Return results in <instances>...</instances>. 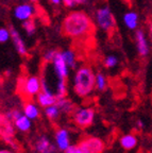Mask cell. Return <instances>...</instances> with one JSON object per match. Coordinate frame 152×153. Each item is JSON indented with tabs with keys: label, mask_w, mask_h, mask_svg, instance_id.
<instances>
[{
	"label": "cell",
	"mask_w": 152,
	"mask_h": 153,
	"mask_svg": "<svg viewBox=\"0 0 152 153\" xmlns=\"http://www.w3.org/2000/svg\"><path fill=\"white\" fill-rule=\"evenodd\" d=\"M55 153H64V152H62V151H61V152H55Z\"/></svg>",
	"instance_id": "cell-35"
},
{
	"label": "cell",
	"mask_w": 152,
	"mask_h": 153,
	"mask_svg": "<svg viewBox=\"0 0 152 153\" xmlns=\"http://www.w3.org/2000/svg\"><path fill=\"white\" fill-rule=\"evenodd\" d=\"M64 153H89V152L86 149H84L83 147H81L79 143H77V145H70L64 151Z\"/></svg>",
	"instance_id": "cell-27"
},
{
	"label": "cell",
	"mask_w": 152,
	"mask_h": 153,
	"mask_svg": "<svg viewBox=\"0 0 152 153\" xmlns=\"http://www.w3.org/2000/svg\"><path fill=\"white\" fill-rule=\"evenodd\" d=\"M95 22L98 28L104 32H113L116 28V19L109 7L104 5L97 9L95 13Z\"/></svg>",
	"instance_id": "cell-3"
},
{
	"label": "cell",
	"mask_w": 152,
	"mask_h": 153,
	"mask_svg": "<svg viewBox=\"0 0 152 153\" xmlns=\"http://www.w3.org/2000/svg\"><path fill=\"white\" fill-rule=\"evenodd\" d=\"M61 55H62L63 60L65 61V63L67 64V66L70 69H77L78 67V62H77V56L75 51L70 50V49H66V50L60 51Z\"/></svg>",
	"instance_id": "cell-19"
},
{
	"label": "cell",
	"mask_w": 152,
	"mask_h": 153,
	"mask_svg": "<svg viewBox=\"0 0 152 153\" xmlns=\"http://www.w3.org/2000/svg\"><path fill=\"white\" fill-rule=\"evenodd\" d=\"M13 126L17 131L22 132V133H27L32 128V120H30L22 113L16 119L13 120Z\"/></svg>",
	"instance_id": "cell-15"
},
{
	"label": "cell",
	"mask_w": 152,
	"mask_h": 153,
	"mask_svg": "<svg viewBox=\"0 0 152 153\" xmlns=\"http://www.w3.org/2000/svg\"><path fill=\"white\" fill-rule=\"evenodd\" d=\"M0 79H1V76H0Z\"/></svg>",
	"instance_id": "cell-36"
},
{
	"label": "cell",
	"mask_w": 152,
	"mask_h": 153,
	"mask_svg": "<svg viewBox=\"0 0 152 153\" xmlns=\"http://www.w3.org/2000/svg\"><path fill=\"white\" fill-rule=\"evenodd\" d=\"M103 63H104V66L107 67V68L112 69V68H115V67L118 65L119 59L116 56V55L110 54V55H107V56L105 57L104 61H103Z\"/></svg>",
	"instance_id": "cell-25"
},
{
	"label": "cell",
	"mask_w": 152,
	"mask_h": 153,
	"mask_svg": "<svg viewBox=\"0 0 152 153\" xmlns=\"http://www.w3.org/2000/svg\"><path fill=\"white\" fill-rule=\"evenodd\" d=\"M35 13L36 7H34V4L32 2H26L16 5L14 11H13L14 17L16 19H18V20H20V22H25L27 19L33 18Z\"/></svg>",
	"instance_id": "cell-9"
},
{
	"label": "cell",
	"mask_w": 152,
	"mask_h": 153,
	"mask_svg": "<svg viewBox=\"0 0 152 153\" xmlns=\"http://www.w3.org/2000/svg\"><path fill=\"white\" fill-rule=\"evenodd\" d=\"M57 52V50H55V49H48V50H46L45 52L43 53L44 63H46V64H50V63L52 62L53 59H54Z\"/></svg>",
	"instance_id": "cell-26"
},
{
	"label": "cell",
	"mask_w": 152,
	"mask_h": 153,
	"mask_svg": "<svg viewBox=\"0 0 152 153\" xmlns=\"http://www.w3.org/2000/svg\"><path fill=\"white\" fill-rule=\"evenodd\" d=\"M44 113H45V116L50 120V121H57V120L60 118V116H61V114H62L55 103L52 105H49V106H47V108H45Z\"/></svg>",
	"instance_id": "cell-22"
},
{
	"label": "cell",
	"mask_w": 152,
	"mask_h": 153,
	"mask_svg": "<svg viewBox=\"0 0 152 153\" xmlns=\"http://www.w3.org/2000/svg\"><path fill=\"white\" fill-rule=\"evenodd\" d=\"M94 28L93 20L83 11H72L65 16L62 31L68 37L81 38L88 35Z\"/></svg>",
	"instance_id": "cell-1"
},
{
	"label": "cell",
	"mask_w": 152,
	"mask_h": 153,
	"mask_svg": "<svg viewBox=\"0 0 152 153\" xmlns=\"http://www.w3.org/2000/svg\"><path fill=\"white\" fill-rule=\"evenodd\" d=\"M74 91L80 98H86L95 89V74L88 66L78 68L74 76Z\"/></svg>",
	"instance_id": "cell-2"
},
{
	"label": "cell",
	"mask_w": 152,
	"mask_h": 153,
	"mask_svg": "<svg viewBox=\"0 0 152 153\" xmlns=\"http://www.w3.org/2000/svg\"><path fill=\"white\" fill-rule=\"evenodd\" d=\"M50 64H51V68H52V71L54 74V76H57V79H64V80L68 79L70 68L67 66L65 61L63 60L60 51L57 52L54 59H53L52 62L50 63Z\"/></svg>",
	"instance_id": "cell-7"
},
{
	"label": "cell",
	"mask_w": 152,
	"mask_h": 153,
	"mask_svg": "<svg viewBox=\"0 0 152 153\" xmlns=\"http://www.w3.org/2000/svg\"><path fill=\"white\" fill-rule=\"evenodd\" d=\"M15 128L13 122L7 119L5 114H0V138L2 139L7 145L12 147V149L17 150L18 145L15 140Z\"/></svg>",
	"instance_id": "cell-6"
},
{
	"label": "cell",
	"mask_w": 152,
	"mask_h": 153,
	"mask_svg": "<svg viewBox=\"0 0 152 153\" xmlns=\"http://www.w3.org/2000/svg\"><path fill=\"white\" fill-rule=\"evenodd\" d=\"M62 4H64L66 7H76V1L75 0H61Z\"/></svg>",
	"instance_id": "cell-29"
},
{
	"label": "cell",
	"mask_w": 152,
	"mask_h": 153,
	"mask_svg": "<svg viewBox=\"0 0 152 153\" xmlns=\"http://www.w3.org/2000/svg\"><path fill=\"white\" fill-rule=\"evenodd\" d=\"M78 143L89 153H103V151L105 150V143L99 137L90 136L82 139Z\"/></svg>",
	"instance_id": "cell-8"
},
{
	"label": "cell",
	"mask_w": 152,
	"mask_h": 153,
	"mask_svg": "<svg viewBox=\"0 0 152 153\" xmlns=\"http://www.w3.org/2000/svg\"><path fill=\"white\" fill-rule=\"evenodd\" d=\"M119 143H120L121 148L124 150H133L137 147L138 138L134 134H124L119 138Z\"/></svg>",
	"instance_id": "cell-18"
},
{
	"label": "cell",
	"mask_w": 152,
	"mask_h": 153,
	"mask_svg": "<svg viewBox=\"0 0 152 153\" xmlns=\"http://www.w3.org/2000/svg\"><path fill=\"white\" fill-rule=\"evenodd\" d=\"M0 153H15L13 150H9V149H1Z\"/></svg>",
	"instance_id": "cell-33"
},
{
	"label": "cell",
	"mask_w": 152,
	"mask_h": 153,
	"mask_svg": "<svg viewBox=\"0 0 152 153\" xmlns=\"http://www.w3.org/2000/svg\"><path fill=\"white\" fill-rule=\"evenodd\" d=\"M49 2L53 5H61L62 4V1H61V0H49Z\"/></svg>",
	"instance_id": "cell-31"
},
{
	"label": "cell",
	"mask_w": 152,
	"mask_h": 153,
	"mask_svg": "<svg viewBox=\"0 0 152 153\" xmlns=\"http://www.w3.org/2000/svg\"><path fill=\"white\" fill-rule=\"evenodd\" d=\"M18 91L24 97L32 99L40 91V78L37 76H28L20 79Z\"/></svg>",
	"instance_id": "cell-4"
},
{
	"label": "cell",
	"mask_w": 152,
	"mask_h": 153,
	"mask_svg": "<svg viewBox=\"0 0 152 153\" xmlns=\"http://www.w3.org/2000/svg\"><path fill=\"white\" fill-rule=\"evenodd\" d=\"M107 87V76L99 72V74H95V88L99 91H104Z\"/></svg>",
	"instance_id": "cell-23"
},
{
	"label": "cell",
	"mask_w": 152,
	"mask_h": 153,
	"mask_svg": "<svg viewBox=\"0 0 152 153\" xmlns=\"http://www.w3.org/2000/svg\"><path fill=\"white\" fill-rule=\"evenodd\" d=\"M70 135L69 132L65 128H60L54 133V146L57 150L64 152L70 146Z\"/></svg>",
	"instance_id": "cell-10"
},
{
	"label": "cell",
	"mask_w": 152,
	"mask_h": 153,
	"mask_svg": "<svg viewBox=\"0 0 152 153\" xmlns=\"http://www.w3.org/2000/svg\"><path fill=\"white\" fill-rule=\"evenodd\" d=\"M22 29L25 30V32H26L29 36H32L35 34L36 24H35L34 18H30V19L25 20V22H22Z\"/></svg>",
	"instance_id": "cell-24"
},
{
	"label": "cell",
	"mask_w": 152,
	"mask_h": 153,
	"mask_svg": "<svg viewBox=\"0 0 152 153\" xmlns=\"http://www.w3.org/2000/svg\"><path fill=\"white\" fill-rule=\"evenodd\" d=\"M72 120L81 129H86L94 123L96 116V111L94 108L85 106V108H75L72 113Z\"/></svg>",
	"instance_id": "cell-5"
},
{
	"label": "cell",
	"mask_w": 152,
	"mask_h": 153,
	"mask_svg": "<svg viewBox=\"0 0 152 153\" xmlns=\"http://www.w3.org/2000/svg\"><path fill=\"white\" fill-rule=\"evenodd\" d=\"M136 128H137L138 130H143L144 128H145V123L143 122V120H137L136 121Z\"/></svg>",
	"instance_id": "cell-30"
},
{
	"label": "cell",
	"mask_w": 152,
	"mask_h": 153,
	"mask_svg": "<svg viewBox=\"0 0 152 153\" xmlns=\"http://www.w3.org/2000/svg\"><path fill=\"white\" fill-rule=\"evenodd\" d=\"M55 104L57 105V108H59V110L61 111V113H63V114H67V115L72 114V113L74 112L75 108H76L75 104L72 103V101L69 100V99H67L66 97L57 99Z\"/></svg>",
	"instance_id": "cell-20"
},
{
	"label": "cell",
	"mask_w": 152,
	"mask_h": 153,
	"mask_svg": "<svg viewBox=\"0 0 152 153\" xmlns=\"http://www.w3.org/2000/svg\"><path fill=\"white\" fill-rule=\"evenodd\" d=\"M122 22L129 30H136L139 25V15L135 11H129L124 15Z\"/></svg>",
	"instance_id": "cell-17"
},
{
	"label": "cell",
	"mask_w": 152,
	"mask_h": 153,
	"mask_svg": "<svg viewBox=\"0 0 152 153\" xmlns=\"http://www.w3.org/2000/svg\"><path fill=\"white\" fill-rule=\"evenodd\" d=\"M22 114L27 116L30 120H36L40 115V111L37 103L33 102V101L26 102L24 105V108H22Z\"/></svg>",
	"instance_id": "cell-16"
},
{
	"label": "cell",
	"mask_w": 152,
	"mask_h": 153,
	"mask_svg": "<svg viewBox=\"0 0 152 153\" xmlns=\"http://www.w3.org/2000/svg\"><path fill=\"white\" fill-rule=\"evenodd\" d=\"M10 41V31L7 28H0V44H4Z\"/></svg>",
	"instance_id": "cell-28"
},
{
	"label": "cell",
	"mask_w": 152,
	"mask_h": 153,
	"mask_svg": "<svg viewBox=\"0 0 152 153\" xmlns=\"http://www.w3.org/2000/svg\"><path fill=\"white\" fill-rule=\"evenodd\" d=\"M36 97V102L42 108H47L49 105H52L57 102V97H55L53 91H40Z\"/></svg>",
	"instance_id": "cell-14"
},
{
	"label": "cell",
	"mask_w": 152,
	"mask_h": 153,
	"mask_svg": "<svg viewBox=\"0 0 152 153\" xmlns=\"http://www.w3.org/2000/svg\"><path fill=\"white\" fill-rule=\"evenodd\" d=\"M9 31H10V39H12L13 45L15 47V50L17 51V53L19 55L26 56L28 54V48H27L26 43L22 39L18 30H16V28H14V27H10Z\"/></svg>",
	"instance_id": "cell-11"
},
{
	"label": "cell",
	"mask_w": 152,
	"mask_h": 153,
	"mask_svg": "<svg viewBox=\"0 0 152 153\" xmlns=\"http://www.w3.org/2000/svg\"><path fill=\"white\" fill-rule=\"evenodd\" d=\"M135 42L138 54L142 57H146L150 52V46L148 43L147 35L144 32V30H142V29L135 30Z\"/></svg>",
	"instance_id": "cell-12"
},
{
	"label": "cell",
	"mask_w": 152,
	"mask_h": 153,
	"mask_svg": "<svg viewBox=\"0 0 152 153\" xmlns=\"http://www.w3.org/2000/svg\"><path fill=\"white\" fill-rule=\"evenodd\" d=\"M57 99L64 98L68 94V87H67V80L57 79V84H55V89L53 91Z\"/></svg>",
	"instance_id": "cell-21"
},
{
	"label": "cell",
	"mask_w": 152,
	"mask_h": 153,
	"mask_svg": "<svg viewBox=\"0 0 152 153\" xmlns=\"http://www.w3.org/2000/svg\"><path fill=\"white\" fill-rule=\"evenodd\" d=\"M76 1V5L78 4H85L87 2V0H75Z\"/></svg>",
	"instance_id": "cell-32"
},
{
	"label": "cell",
	"mask_w": 152,
	"mask_h": 153,
	"mask_svg": "<svg viewBox=\"0 0 152 153\" xmlns=\"http://www.w3.org/2000/svg\"><path fill=\"white\" fill-rule=\"evenodd\" d=\"M34 148L37 153H55L57 148L54 143L50 141V139L47 136H40L36 139L34 143Z\"/></svg>",
	"instance_id": "cell-13"
},
{
	"label": "cell",
	"mask_w": 152,
	"mask_h": 153,
	"mask_svg": "<svg viewBox=\"0 0 152 153\" xmlns=\"http://www.w3.org/2000/svg\"><path fill=\"white\" fill-rule=\"evenodd\" d=\"M29 1H30V2H32V3H33V2H37L38 0H29Z\"/></svg>",
	"instance_id": "cell-34"
}]
</instances>
